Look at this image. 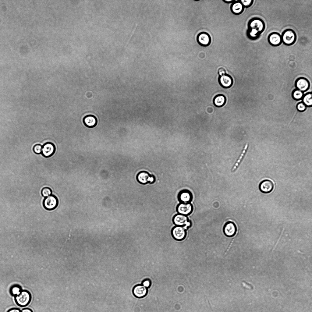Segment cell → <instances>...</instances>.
<instances>
[{"label":"cell","mask_w":312,"mask_h":312,"mask_svg":"<svg viewBox=\"0 0 312 312\" xmlns=\"http://www.w3.org/2000/svg\"><path fill=\"white\" fill-rule=\"evenodd\" d=\"M247 27L246 36L249 39L254 41L259 38L265 29V25L262 19L255 17L248 21Z\"/></svg>","instance_id":"1"},{"label":"cell","mask_w":312,"mask_h":312,"mask_svg":"<svg viewBox=\"0 0 312 312\" xmlns=\"http://www.w3.org/2000/svg\"><path fill=\"white\" fill-rule=\"evenodd\" d=\"M32 296L30 293L26 290H22L17 295L14 296L16 304L21 307L28 305L31 302Z\"/></svg>","instance_id":"2"},{"label":"cell","mask_w":312,"mask_h":312,"mask_svg":"<svg viewBox=\"0 0 312 312\" xmlns=\"http://www.w3.org/2000/svg\"><path fill=\"white\" fill-rule=\"evenodd\" d=\"M282 42L286 46H291L296 42L297 36L296 32L292 29H286L284 30L281 35Z\"/></svg>","instance_id":"3"},{"label":"cell","mask_w":312,"mask_h":312,"mask_svg":"<svg viewBox=\"0 0 312 312\" xmlns=\"http://www.w3.org/2000/svg\"><path fill=\"white\" fill-rule=\"evenodd\" d=\"M136 179L138 183L142 185L153 184L156 180L155 177L154 175L151 174L145 171L138 173L136 176Z\"/></svg>","instance_id":"4"},{"label":"cell","mask_w":312,"mask_h":312,"mask_svg":"<svg viewBox=\"0 0 312 312\" xmlns=\"http://www.w3.org/2000/svg\"><path fill=\"white\" fill-rule=\"evenodd\" d=\"M172 221L176 226H184L186 229L191 225V222L187 216L178 213L174 216Z\"/></svg>","instance_id":"5"},{"label":"cell","mask_w":312,"mask_h":312,"mask_svg":"<svg viewBox=\"0 0 312 312\" xmlns=\"http://www.w3.org/2000/svg\"><path fill=\"white\" fill-rule=\"evenodd\" d=\"M186 229L184 226H176L173 228L171 231L172 237L178 241L183 240L186 236Z\"/></svg>","instance_id":"6"},{"label":"cell","mask_w":312,"mask_h":312,"mask_svg":"<svg viewBox=\"0 0 312 312\" xmlns=\"http://www.w3.org/2000/svg\"><path fill=\"white\" fill-rule=\"evenodd\" d=\"M58 204V200L57 197L54 195H51L46 197L43 201L44 207L48 210H52L55 209Z\"/></svg>","instance_id":"7"},{"label":"cell","mask_w":312,"mask_h":312,"mask_svg":"<svg viewBox=\"0 0 312 312\" xmlns=\"http://www.w3.org/2000/svg\"><path fill=\"white\" fill-rule=\"evenodd\" d=\"M223 231L224 235L228 237H232L236 234L237 227L236 224L231 221H228L224 225Z\"/></svg>","instance_id":"8"},{"label":"cell","mask_w":312,"mask_h":312,"mask_svg":"<svg viewBox=\"0 0 312 312\" xmlns=\"http://www.w3.org/2000/svg\"><path fill=\"white\" fill-rule=\"evenodd\" d=\"M193 210V206L190 203H181L177 206L176 207V210L178 214L187 216L190 214L192 212Z\"/></svg>","instance_id":"9"},{"label":"cell","mask_w":312,"mask_h":312,"mask_svg":"<svg viewBox=\"0 0 312 312\" xmlns=\"http://www.w3.org/2000/svg\"><path fill=\"white\" fill-rule=\"evenodd\" d=\"M55 151V147L52 143L48 142L42 146L41 154L44 157L47 158L52 156Z\"/></svg>","instance_id":"10"},{"label":"cell","mask_w":312,"mask_h":312,"mask_svg":"<svg viewBox=\"0 0 312 312\" xmlns=\"http://www.w3.org/2000/svg\"><path fill=\"white\" fill-rule=\"evenodd\" d=\"M268 41L270 44L274 47L278 46L282 43L281 35L276 32H273L269 34Z\"/></svg>","instance_id":"11"},{"label":"cell","mask_w":312,"mask_h":312,"mask_svg":"<svg viewBox=\"0 0 312 312\" xmlns=\"http://www.w3.org/2000/svg\"><path fill=\"white\" fill-rule=\"evenodd\" d=\"M197 40L198 43L201 46H207L211 44V37L207 33L202 32L200 33L197 35Z\"/></svg>","instance_id":"12"},{"label":"cell","mask_w":312,"mask_h":312,"mask_svg":"<svg viewBox=\"0 0 312 312\" xmlns=\"http://www.w3.org/2000/svg\"><path fill=\"white\" fill-rule=\"evenodd\" d=\"M274 187L273 183L268 179L262 181L259 185V189L260 191L265 193L271 192L273 190Z\"/></svg>","instance_id":"13"},{"label":"cell","mask_w":312,"mask_h":312,"mask_svg":"<svg viewBox=\"0 0 312 312\" xmlns=\"http://www.w3.org/2000/svg\"><path fill=\"white\" fill-rule=\"evenodd\" d=\"M178 197L179 201L181 203H189L193 199V195L189 191L183 190L179 192Z\"/></svg>","instance_id":"14"},{"label":"cell","mask_w":312,"mask_h":312,"mask_svg":"<svg viewBox=\"0 0 312 312\" xmlns=\"http://www.w3.org/2000/svg\"><path fill=\"white\" fill-rule=\"evenodd\" d=\"M218 81L220 85L225 88L230 87L233 83V80L231 77L226 74L220 76Z\"/></svg>","instance_id":"15"},{"label":"cell","mask_w":312,"mask_h":312,"mask_svg":"<svg viewBox=\"0 0 312 312\" xmlns=\"http://www.w3.org/2000/svg\"><path fill=\"white\" fill-rule=\"evenodd\" d=\"M147 292V288L142 285H136L133 290V292L134 296L139 298L144 297L146 295Z\"/></svg>","instance_id":"16"},{"label":"cell","mask_w":312,"mask_h":312,"mask_svg":"<svg viewBox=\"0 0 312 312\" xmlns=\"http://www.w3.org/2000/svg\"><path fill=\"white\" fill-rule=\"evenodd\" d=\"M295 86L297 89L303 92L307 90L308 89L310 84L306 79L300 78L296 81Z\"/></svg>","instance_id":"17"},{"label":"cell","mask_w":312,"mask_h":312,"mask_svg":"<svg viewBox=\"0 0 312 312\" xmlns=\"http://www.w3.org/2000/svg\"><path fill=\"white\" fill-rule=\"evenodd\" d=\"M244 7L239 0H235L230 6L232 12L236 15H239L243 11Z\"/></svg>","instance_id":"18"},{"label":"cell","mask_w":312,"mask_h":312,"mask_svg":"<svg viewBox=\"0 0 312 312\" xmlns=\"http://www.w3.org/2000/svg\"><path fill=\"white\" fill-rule=\"evenodd\" d=\"M83 121L85 125L89 128L95 127L97 123L96 118L92 115H88L85 116L83 119Z\"/></svg>","instance_id":"19"},{"label":"cell","mask_w":312,"mask_h":312,"mask_svg":"<svg viewBox=\"0 0 312 312\" xmlns=\"http://www.w3.org/2000/svg\"><path fill=\"white\" fill-rule=\"evenodd\" d=\"M226 101L225 97L222 94L216 95L214 98L213 103L216 107H221L224 105Z\"/></svg>","instance_id":"20"},{"label":"cell","mask_w":312,"mask_h":312,"mask_svg":"<svg viewBox=\"0 0 312 312\" xmlns=\"http://www.w3.org/2000/svg\"><path fill=\"white\" fill-rule=\"evenodd\" d=\"M22 290L21 286L19 285L15 284L12 285L10 288L9 292L12 296L18 294Z\"/></svg>","instance_id":"21"},{"label":"cell","mask_w":312,"mask_h":312,"mask_svg":"<svg viewBox=\"0 0 312 312\" xmlns=\"http://www.w3.org/2000/svg\"><path fill=\"white\" fill-rule=\"evenodd\" d=\"M303 103L306 105L310 106L312 105V94L309 93L306 94L303 98Z\"/></svg>","instance_id":"22"},{"label":"cell","mask_w":312,"mask_h":312,"mask_svg":"<svg viewBox=\"0 0 312 312\" xmlns=\"http://www.w3.org/2000/svg\"><path fill=\"white\" fill-rule=\"evenodd\" d=\"M248 144H246L245 146L244 147V149H243V151L242 152V153L240 156V157H239V158H238V160L237 161V162L235 163V165L233 166V167L232 168V171H234L238 167V165L239 164V163L241 161L242 159V158H243L244 155L245 154V153L246 152V150H247V148L248 147Z\"/></svg>","instance_id":"23"},{"label":"cell","mask_w":312,"mask_h":312,"mask_svg":"<svg viewBox=\"0 0 312 312\" xmlns=\"http://www.w3.org/2000/svg\"><path fill=\"white\" fill-rule=\"evenodd\" d=\"M292 96L295 99L299 100L303 97V93L302 91L297 89L293 91Z\"/></svg>","instance_id":"24"},{"label":"cell","mask_w":312,"mask_h":312,"mask_svg":"<svg viewBox=\"0 0 312 312\" xmlns=\"http://www.w3.org/2000/svg\"><path fill=\"white\" fill-rule=\"evenodd\" d=\"M137 24L136 23L133 24L130 32L129 33V34L128 35L126 38L124 44V46H125L126 45V44H127L129 42V41L130 40V39L132 37L133 34H134V31L136 30V27H137Z\"/></svg>","instance_id":"25"},{"label":"cell","mask_w":312,"mask_h":312,"mask_svg":"<svg viewBox=\"0 0 312 312\" xmlns=\"http://www.w3.org/2000/svg\"><path fill=\"white\" fill-rule=\"evenodd\" d=\"M51 189L48 187L43 188L41 191L42 195L44 197H47L51 195L52 193Z\"/></svg>","instance_id":"26"},{"label":"cell","mask_w":312,"mask_h":312,"mask_svg":"<svg viewBox=\"0 0 312 312\" xmlns=\"http://www.w3.org/2000/svg\"><path fill=\"white\" fill-rule=\"evenodd\" d=\"M239 1L244 7L246 8L251 6L254 2L253 0H239Z\"/></svg>","instance_id":"27"},{"label":"cell","mask_w":312,"mask_h":312,"mask_svg":"<svg viewBox=\"0 0 312 312\" xmlns=\"http://www.w3.org/2000/svg\"><path fill=\"white\" fill-rule=\"evenodd\" d=\"M42 146L39 144H37L34 146L33 150L34 152L37 154H41L42 150Z\"/></svg>","instance_id":"28"},{"label":"cell","mask_w":312,"mask_h":312,"mask_svg":"<svg viewBox=\"0 0 312 312\" xmlns=\"http://www.w3.org/2000/svg\"><path fill=\"white\" fill-rule=\"evenodd\" d=\"M306 106L303 103H299L297 105V108L300 111H303L306 109Z\"/></svg>","instance_id":"29"},{"label":"cell","mask_w":312,"mask_h":312,"mask_svg":"<svg viewBox=\"0 0 312 312\" xmlns=\"http://www.w3.org/2000/svg\"><path fill=\"white\" fill-rule=\"evenodd\" d=\"M142 285L146 288H148L151 285V281L148 279H144L142 282Z\"/></svg>","instance_id":"30"},{"label":"cell","mask_w":312,"mask_h":312,"mask_svg":"<svg viewBox=\"0 0 312 312\" xmlns=\"http://www.w3.org/2000/svg\"><path fill=\"white\" fill-rule=\"evenodd\" d=\"M218 73L220 76H222L225 73V71L223 68H220L218 70Z\"/></svg>","instance_id":"31"},{"label":"cell","mask_w":312,"mask_h":312,"mask_svg":"<svg viewBox=\"0 0 312 312\" xmlns=\"http://www.w3.org/2000/svg\"><path fill=\"white\" fill-rule=\"evenodd\" d=\"M6 312H21V310L17 308H12L9 309Z\"/></svg>","instance_id":"32"},{"label":"cell","mask_w":312,"mask_h":312,"mask_svg":"<svg viewBox=\"0 0 312 312\" xmlns=\"http://www.w3.org/2000/svg\"><path fill=\"white\" fill-rule=\"evenodd\" d=\"M21 312H33L32 310L29 308H25L21 310Z\"/></svg>","instance_id":"33"},{"label":"cell","mask_w":312,"mask_h":312,"mask_svg":"<svg viewBox=\"0 0 312 312\" xmlns=\"http://www.w3.org/2000/svg\"><path fill=\"white\" fill-rule=\"evenodd\" d=\"M243 282L245 284L248 288H252V286L250 284L247 283L244 281H243Z\"/></svg>","instance_id":"34"},{"label":"cell","mask_w":312,"mask_h":312,"mask_svg":"<svg viewBox=\"0 0 312 312\" xmlns=\"http://www.w3.org/2000/svg\"><path fill=\"white\" fill-rule=\"evenodd\" d=\"M222 1L224 2H225V3H233V2H234L235 1V0H222Z\"/></svg>","instance_id":"35"}]
</instances>
